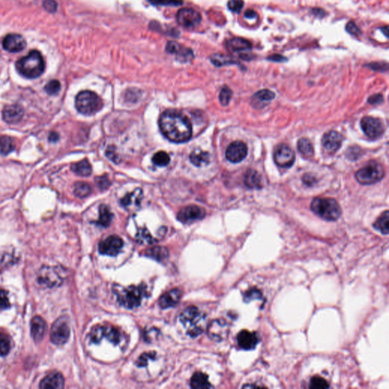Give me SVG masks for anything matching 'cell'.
I'll list each match as a JSON object with an SVG mask.
<instances>
[{
    "label": "cell",
    "mask_w": 389,
    "mask_h": 389,
    "mask_svg": "<svg viewBox=\"0 0 389 389\" xmlns=\"http://www.w3.org/2000/svg\"><path fill=\"white\" fill-rule=\"evenodd\" d=\"M159 126L164 137L174 143L188 142L192 135L189 120L183 114L176 111H166L162 114Z\"/></svg>",
    "instance_id": "1"
},
{
    "label": "cell",
    "mask_w": 389,
    "mask_h": 389,
    "mask_svg": "<svg viewBox=\"0 0 389 389\" xmlns=\"http://www.w3.org/2000/svg\"><path fill=\"white\" fill-rule=\"evenodd\" d=\"M16 67L21 75L25 78L34 79L44 73L45 62L39 51L32 50L27 56L17 61Z\"/></svg>",
    "instance_id": "2"
},
{
    "label": "cell",
    "mask_w": 389,
    "mask_h": 389,
    "mask_svg": "<svg viewBox=\"0 0 389 389\" xmlns=\"http://www.w3.org/2000/svg\"><path fill=\"white\" fill-rule=\"evenodd\" d=\"M114 294L120 305L127 309H135L142 304V300L147 296L146 286L144 283L136 286L122 287L120 285L114 286Z\"/></svg>",
    "instance_id": "3"
},
{
    "label": "cell",
    "mask_w": 389,
    "mask_h": 389,
    "mask_svg": "<svg viewBox=\"0 0 389 389\" xmlns=\"http://www.w3.org/2000/svg\"><path fill=\"white\" fill-rule=\"evenodd\" d=\"M180 322L191 338L200 336L204 332L206 316L197 307H188L181 313Z\"/></svg>",
    "instance_id": "4"
},
{
    "label": "cell",
    "mask_w": 389,
    "mask_h": 389,
    "mask_svg": "<svg viewBox=\"0 0 389 389\" xmlns=\"http://www.w3.org/2000/svg\"><path fill=\"white\" fill-rule=\"evenodd\" d=\"M315 215L327 221H335L341 216L342 211L336 200L332 198H316L311 203Z\"/></svg>",
    "instance_id": "5"
},
{
    "label": "cell",
    "mask_w": 389,
    "mask_h": 389,
    "mask_svg": "<svg viewBox=\"0 0 389 389\" xmlns=\"http://www.w3.org/2000/svg\"><path fill=\"white\" fill-rule=\"evenodd\" d=\"M75 107L78 112L84 115L90 116L101 111L103 102L94 92L82 90L75 98Z\"/></svg>",
    "instance_id": "6"
},
{
    "label": "cell",
    "mask_w": 389,
    "mask_h": 389,
    "mask_svg": "<svg viewBox=\"0 0 389 389\" xmlns=\"http://www.w3.org/2000/svg\"><path fill=\"white\" fill-rule=\"evenodd\" d=\"M384 176L383 166L378 162H369L365 167L356 171L355 174L357 182L362 185H372L379 182Z\"/></svg>",
    "instance_id": "7"
},
{
    "label": "cell",
    "mask_w": 389,
    "mask_h": 389,
    "mask_svg": "<svg viewBox=\"0 0 389 389\" xmlns=\"http://www.w3.org/2000/svg\"><path fill=\"white\" fill-rule=\"evenodd\" d=\"M104 338L114 344H120L122 335L120 331L113 326H99L92 329L90 333V341L95 344H99Z\"/></svg>",
    "instance_id": "8"
},
{
    "label": "cell",
    "mask_w": 389,
    "mask_h": 389,
    "mask_svg": "<svg viewBox=\"0 0 389 389\" xmlns=\"http://www.w3.org/2000/svg\"><path fill=\"white\" fill-rule=\"evenodd\" d=\"M70 337V327L66 317H60L53 323L50 332V339L56 345L66 344Z\"/></svg>",
    "instance_id": "9"
},
{
    "label": "cell",
    "mask_w": 389,
    "mask_h": 389,
    "mask_svg": "<svg viewBox=\"0 0 389 389\" xmlns=\"http://www.w3.org/2000/svg\"><path fill=\"white\" fill-rule=\"evenodd\" d=\"M296 155L294 150L288 145L282 144L274 150V160L278 167L289 168L295 164Z\"/></svg>",
    "instance_id": "10"
},
{
    "label": "cell",
    "mask_w": 389,
    "mask_h": 389,
    "mask_svg": "<svg viewBox=\"0 0 389 389\" xmlns=\"http://www.w3.org/2000/svg\"><path fill=\"white\" fill-rule=\"evenodd\" d=\"M360 124L363 133L370 139H377L384 133V124L380 119L365 117L362 119Z\"/></svg>",
    "instance_id": "11"
},
{
    "label": "cell",
    "mask_w": 389,
    "mask_h": 389,
    "mask_svg": "<svg viewBox=\"0 0 389 389\" xmlns=\"http://www.w3.org/2000/svg\"><path fill=\"white\" fill-rule=\"evenodd\" d=\"M176 21L184 28H194L202 22V16L198 11L193 9L183 8L178 11Z\"/></svg>",
    "instance_id": "12"
},
{
    "label": "cell",
    "mask_w": 389,
    "mask_h": 389,
    "mask_svg": "<svg viewBox=\"0 0 389 389\" xmlns=\"http://www.w3.org/2000/svg\"><path fill=\"white\" fill-rule=\"evenodd\" d=\"M123 240L118 236H109L99 243V252L103 255L116 256L123 249Z\"/></svg>",
    "instance_id": "13"
},
{
    "label": "cell",
    "mask_w": 389,
    "mask_h": 389,
    "mask_svg": "<svg viewBox=\"0 0 389 389\" xmlns=\"http://www.w3.org/2000/svg\"><path fill=\"white\" fill-rule=\"evenodd\" d=\"M38 281L47 287H54L61 284L62 278L57 268L55 267L46 266L42 267L40 271Z\"/></svg>",
    "instance_id": "14"
},
{
    "label": "cell",
    "mask_w": 389,
    "mask_h": 389,
    "mask_svg": "<svg viewBox=\"0 0 389 389\" xmlns=\"http://www.w3.org/2000/svg\"><path fill=\"white\" fill-rule=\"evenodd\" d=\"M208 334L211 339L218 342L224 341L229 334V326L224 319H215L209 324Z\"/></svg>",
    "instance_id": "15"
},
{
    "label": "cell",
    "mask_w": 389,
    "mask_h": 389,
    "mask_svg": "<svg viewBox=\"0 0 389 389\" xmlns=\"http://www.w3.org/2000/svg\"><path fill=\"white\" fill-rule=\"evenodd\" d=\"M206 215V210L203 208L197 206H188L179 211L177 218L181 222L188 224L203 219Z\"/></svg>",
    "instance_id": "16"
},
{
    "label": "cell",
    "mask_w": 389,
    "mask_h": 389,
    "mask_svg": "<svg viewBox=\"0 0 389 389\" xmlns=\"http://www.w3.org/2000/svg\"><path fill=\"white\" fill-rule=\"evenodd\" d=\"M248 154V147L241 141L232 142L227 148L226 157L232 163H240L246 158Z\"/></svg>",
    "instance_id": "17"
},
{
    "label": "cell",
    "mask_w": 389,
    "mask_h": 389,
    "mask_svg": "<svg viewBox=\"0 0 389 389\" xmlns=\"http://www.w3.org/2000/svg\"><path fill=\"white\" fill-rule=\"evenodd\" d=\"M343 140V136L338 132H328L322 137V146L329 154H335L342 145Z\"/></svg>",
    "instance_id": "18"
},
{
    "label": "cell",
    "mask_w": 389,
    "mask_h": 389,
    "mask_svg": "<svg viewBox=\"0 0 389 389\" xmlns=\"http://www.w3.org/2000/svg\"><path fill=\"white\" fill-rule=\"evenodd\" d=\"M25 38L19 34H10L4 38L3 46L10 53H19L26 47Z\"/></svg>",
    "instance_id": "19"
},
{
    "label": "cell",
    "mask_w": 389,
    "mask_h": 389,
    "mask_svg": "<svg viewBox=\"0 0 389 389\" xmlns=\"http://www.w3.org/2000/svg\"><path fill=\"white\" fill-rule=\"evenodd\" d=\"M166 51L175 55L180 62H188L193 59V52L190 49L184 47L174 41H169L166 45Z\"/></svg>",
    "instance_id": "20"
},
{
    "label": "cell",
    "mask_w": 389,
    "mask_h": 389,
    "mask_svg": "<svg viewBox=\"0 0 389 389\" xmlns=\"http://www.w3.org/2000/svg\"><path fill=\"white\" fill-rule=\"evenodd\" d=\"M259 342V338L255 332L243 330L237 335L238 345L243 350H251L255 348Z\"/></svg>",
    "instance_id": "21"
},
{
    "label": "cell",
    "mask_w": 389,
    "mask_h": 389,
    "mask_svg": "<svg viewBox=\"0 0 389 389\" xmlns=\"http://www.w3.org/2000/svg\"><path fill=\"white\" fill-rule=\"evenodd\" d=\"M47 331V323L43 318L41 316H35L32 319L31 322V333L35 342H41L45 337Z\"/></svg>",
    "instance_id": "22"
},
{
    "label": "cell",
    "mask_w": 389,
    "mask_h": 389,
    "mask_svg": "<svg viewBox=\"0 0 389 389\" xmlns=\"http://www.w3.org/2000/svg\"><path fill=\"white\" fill-rule=\"evenodd\" d=\"M24 116V110L19 105H7L3 111V118L9 124H16L21 121Z\"/></svg>",
    "instance_id": "23"
},
{
    "label": "cell",
    "mask_w": 389,
    "mask_h": 389,
    "mask_svg": "<svg viewBox=\"0 0 389 389\" xmlns=\"http://www.w3.org/2000/svg\"><path fill=\"white\" fill-rule=\"evenodd\" d=\"M181 297H182V292L180 289L175 288L162 295L159 300V304L163 309L175 307L180 301Z\"/></svg>",
    "instance_id": "24"
},
{
    "label": "cell",
    "mask_w": 389,
    "mask_h": 389,
    "mask_svg": "<svg viewBox=\"0 0 389 389\" xmlns=\"http://www.w3.org/2000/svg\"><path fill=\"white\" fill-rule=\"evenodd\" d=\"M65 380L63 375L59 372H55L49 374L40 384L41 388L60 389L64 387Z\"/></svg>",
    "instance_id": "25"
},
{
    "label": "cell",
    "mask_w": 389,
    "mask_h": 389,
    "mask_svg": "<svg viewBox=\"0 0 389 389\" xmlns=\"http://www.w3.org/2000/svg\"><path fill=\"white\" fill-rule=\"evenodd\" d=\"M226 47L231 53H237L251 50L252 45L250 41L245 38H234L227 42Z\"/></svg>",
    "instance_id": "26"
},
{
    "label": "cell",
    "mask_w": 389,
    "mask_h": 389,
    "mask_svg": "<svg viewBox=\"0 0 389 389\" xmlns=\"http://www.w3.org/2000/svg\"><path fill=\"white\" fill-rule=\"evenodd\" d=\"M244 183L249 188H261L262 187V176L256 170L249 169L245 173Z\"/></svg>",
    "instance_id": "27"
},
{
    "label": "cell",
    "mask_w": 389,
    "mask_h": 389,
    "mask_svg": "<svg viewBox=\"0 0 389 389\" xmlns=\"http://www.w3.org/2000/svg\"><path fill=\"white\" fill-rule=\"evenodd\" d=\"M274 96H275V94H274V92L271 91V90H268V89H264V90H259L254 94V96H252V104H254V106H260L262 108L264 105L273 100Z\"/></svg>",
    "instance_id": "28"
},
{
    "label": "cell",
    "mask_w": 389,
    "mask_h": 389,
    "mask_svg": "<svg viewBox=\"0 0 389 389\" xmlns=\"http://www.w3.org/2000/svg\"><path fill=\"white\" fill-rule=\"evenodd\" d=\"M190 385L194 389L210 388L212 387L210 381H209L208 375L201 372H196L192 375L190 381Z\"/></svg>",
    "instance_id": "29"
},
{
    "label": "cell",
    "mask_w": 389,
    "mask_h": 389,
    "mask_svg": "<svg viewBox=\"0 0 389 389\" xmlns=\"http://www.w3.org/2000/svg\"><path fill=\"white\" fill-rule=\"evenodd\" d=\"M190 160L197 167H203L207 165L210 161V155L206 151L201 149H196L190 154Z\"/></svg>",
    "instance_id": "30"
},
{
    "label": "cell",
    "mask_w": 389,
    "mask_h": 389,
    "mask_svg": "<svg viewBox=\"0 0 389 389\" xmlns=\"http://www.w3.org/2000/svg\"><path fill=\"white\" fill-rule=\"evenodd\" d=\"M71 169H72L74 173L81 176H90L92 172L91 165H90V162L87 159H84V160H81V161L77 162V163L72 164Z\"/></svg>",
    "instance_id": "31"
},
{
    "label": "cell",
    "mask_w": 389,
    "mask_h": 389,
    "mask_svg": "<svg viewBox=\"0 0 389 389\" xmlns=\"http://www.w3.org/2000/svg\"><path fill=\"white\" fill-rule=\"evenodd\" d=\"M298 148L299 152L305 158L310 159L314 156V148L313 144L307 138H301L298 141Z\"/></svg>",
    "instance_id": "32"
},
{
    "label": "cell",
    "mask_w": 389,
    "mask_h": 389,
    "mask_svg": "<svg viewBox=\"0 0 389 389\" xmlns=\"http://www.w3.org/2000/svg\"><path fill=\"white\" fill-rule=\"evenodd\" d=\"M113 217L114 215L110 210L109 207L106 205H102L99 209V218L96 224L104 228H107L111 224Z\"/></svg>",
    "instance_id": "33"
},
{
    "label": "cell",
    "mask_w": 389,
    "mask_h": 389,
    "mask_svg": "<svg viewBox=\"0 0 389 389\" xmlns=\"http://www.w3.org/2000/svg\"><path fill=\"white\" fill-rule=\"evenodd\" d=\"M389 212L385 211L381 214V216L375 221L373 224V228L379 231L384 235H387L389 233Z\"/></svg>",
    "instance_id": "34"
},
{
    "label": "cell",
    "mask_w": 389,
    "mask_h": 389,
    "mask_svg": "<svg viewBox=\"0 0 389 389\" xmlns=\"http://www.w3.org/2000/svg\"><path fill=\"white\" fill-rule=\"evenodd\" d=\"M145 254H146L147 256L154 258L158 262L165 260L169 255L168 250L163 246H155V247L151 248V249L147 250Z\"/></svg>",
    "instance_id": "35"
},
{
    "label": "cell",
    "mask_w": 389,
    "mask_h": 389,
    "mask_svg": "<svg viewBox=\"0 0 389 389\" xmlns=\"http://www.w3.org/2000/svg\"><path fill=\"white\" fill-rule=\"evenodd\" d=\"M16 144L14 140L10 136H0V154L2 155H8L14 151Z\"/></svg>",
    "instance_id": "36"
},
{
    "label": "cell",
    "mask_w": 389,
    "mask_h": 389,
    "mask_svg": "<svg viewBox=\"0 0 389 389\" xmlns=\"http://www.w3.org/2000/svg\"><path fill=\"white\" fill-rule=\"evenodd\" d=\"M211 61L215 66H223L225 65H231V64H237V62L231 56L228 55L221 54V53H216L211 56Z\"/></svg>",
    "instance_id": "37"
},
{
    "label": "cell",
    "mask_w": 389,
    "mask_h": 389,
    "mask_svg": "<svg viewBox=\"0 0 389 389\" xmlns=\"http://www.w3.org/2000/svg\"><path fill=\"white\" fill-rule=\"evenodd\" d=\"M91 192V186L90 184L84 182H78L75 183L74 193L78 198H85Z\"/></svg>",
    "instance_id": "38"
},
{
    "label": "cell",
    "mask_w": 389,
    "mask_h": 389,
    "mask_svg": "<svg viewBox=\"0 0 389 389\" xmlns=\"http://www.w3.org/2000/svg\"><path fill=\"white\" fill-rule=\"evenodd\" d=\"M12 348L11 338L9 335L0 332V356H6Z\"/></svg>",
    "instance_id": "39"
},
{
    "label": "cell",
    "mask_w": 389,
    "mask_h": 389,
    "mask_svg": "<svg viewBox=\"0 0 389 389\" xmlns=\"http://www.w3.org/2000/svg\"><path fill=\"white\" fill-rule=\"evenodd\" d=\"M170 161V157L167 152L164 151H158L152 157V162L158 167H166Z\"/></svg>",
    "instance_id": "40"
},
{
    "label": "cell",
    "mask_w": 389,
    "mask_h": 389,
    "mask_svg": "<svg viewBox=\"0 0 389 389\" xmlns=\"http://www.w3.org/2000/svg\"><path fill=\"white\" fill-rule=\"evenodd\" d=\"M141 197H142V191L139 189L136 190L133 193H129L127 196H126L123 200H121L120 203L123 207H128V206L133 205L132 203H133V200L140 203Z\"/></svg>",
    "instance_id": "41"
},
{
    "label": "cell",
    "mask_w": 389,
    "mask_h": 389,
    "mask_svg": "<svg viewBox=\"0 0 389 389\" xmlns=\"http://www.w3.org/2000/svg\"><path fill=\"white\" fill-rule=\"evenodd\" d=\"M233 91L230 87H225L221 89L220 92L219 99L220 102L223 106H228L229 105L230 101L232 98Z\"/></svg>",
    "instance_id": "42"
},
{
    "label": "cell",
    "mask_w": 389,
    "mask_h": 389,
    "mask_svg": "<svg viewBox=\"0 0 389 389\" xmlns=\"http://www.w3.org/2000/svg\"><path fill=\"white\" fill-rule=\"evenodd\" d=\"M330 387L329 382L325 378L320 376H314L311 378L310 387L311 388H329Z\"/></svg>",
    "instance_id": "43"
},
{
    "label": "cell",
    "mask_w": 389,
    "mask_h": 389,
    "mask_svg": "<svg viewBox=\"0 0 389 389\" xmlns=\"http://www.w3.org/2000/svg\"><path fill=\"white\" fill-rule=\"evenodd\" d=\"M155 352H148V353H143V354H142L139 356L137 362H136V365H137L139 367L146 366L147 365H148V362L151 360H154V359L155 358Z\"/></svg>",
    "instance_id": "44"
},
{
    "label": "cell",
    "mask_w": 389,
    "mask_h": 389,
    "mask_svg": "<svg viewBox=\"0 0 389 389\" xmlns=\"http://www.w3.org/2000/svg\"><path fill=\"white\" fill-rule=\"evenodd\" d=\"M61 89V84L58 80H52L45 86V90L48 94L55 95L59 93Z\"/></svg>",
    "instance_id": "45"
},
{
    "label": "cell",
    "mask_w": 389,
    "mask_h": 389,
    "mask_svg": "<svg viewBox=\"0 0 389 389\" xmlns=\"http://www.w3.org/2000/svg\"><path fill=\"white\" fill-rule=\"evenodd\" d=\"M148 2L151 3L153 5L155 6H166V7H176L182 4V0H148Z\"/></svg>",
    "instance_id": "46"
},
{
    "label": "cell",
    "mask_w": 389,
    "mask_h": 389,
    "mask_svg": "<svg viewBox=\"0 0 389 389\" xmlns=\"http://www.w3.org/2000/svg\"><path fill=\"white\" fill-rule=\"evenodd\" d=\"M8 294L5 289L0 287V310H7L10 307Z\"/></svg>",
    "instance_id": "47"
},
{
    "label": "cell",
    "mask_w": 389,
    "mask_h": 389,
    "mask_svg": "<svg viewBox=\"0 0 389 389\" xmlns=\"http://www.w3.org/2000/svg\"><path fill=\"white\" fill-rule=\"evenodd\" d=\"M228 9L233 13H240L243 10L244 2L243 0H229Z\"/></svg>",
    "instance_id": "48"
},
{
    "label": "cell",
    "mask_w": 389,
    "mask_h": 389,
    "mask_svg": "<svg viewBox=\"0 0 389 389\" xmlns=\"http://www.w3.org/2000/svg\"><path fill=\"white\" fill-rule=\"evenodd\" d=\"M96 183L102 191H105L111 185V180L107 175H104L96 178Z\"/></svg>",
    "instance_id": "49"
},
{
    "label": "cell",
    "mask_w": 389,
    "mask_h": 389,
    "mask_svg": "<svg viewBox=\"0 0 389 389\" xmlns=\"http://www.w3.org/2000/svg\"><path fill=\"white\" fill-rule=\"evenodd\" d=\"M261 298H262V295H261L260 291L257 289H249V290L246 291L244 295V301L246 302H249L252 300L261 299Z\"/></svg>",
    "instance_id": "50"
},
{
    "label": "cell",
    "mask_w": 389,
    "mask_h": 389,
    "mask_svg": "<svg viewBox=\"0 0 389 389\" xmlns=\"http://www.w3.org/2000/svg\"><path fill=\"white\" fill-rule=\"evenodd\" d=\"M346 31L348 32L350 35H353V36H359V35L361 34L360 28L357 27L354 22L350 21L346 25Z\"/></svg>",
    "instance_id": "51"
},
{
    "label": "cell",
    "mask_w": 389,
    "mask_h": 389,
    "mask_svg": "<svg viewBox=\"0 0 389 389\" xmlns=\"http://www.w3.org/2000/svg\"><path fill=\"white\" fill-rule=\"evenodd\" d=\"M43 7L46 11L50 13H56L58 8L57 3L55 0H44Z\"/></svg>",
    "instance_id": "52"
},
{
    "label": "cell",
    "mask_w": 389,
    "mask_h": 389,
    "mask_svg": "<svg viewBox=\"0 0 389 389\" xmlns=\"http://www.w3.org/2000/svg\"><path fill=\"white\" fill-rule=\"evenodd\" d=\"M369 69L374 71H387L388 69V65L387 62H372L366 65Z\"/></svg>",
    "instance_id": "53"
},
{
    "label": "cell",
    "mask_w": 389,
    "mask_h": 389,
    "mask_svg": "<svg viewBox=\"0 0 389 389\" xmlns=\"http://www.w3.org/2000/svg\"><path fill=\"white\" fill-rule=\"evenodd\" d=\"M303 182L304 184L307 185V186H313L315 183H316V178L314 176H312L310 174H305L303 176Z\"/></svg>",
    "instance_id": "54"
},
{
    "label": "cell",
    "mask_w": 389,
    "mask_h": 389,
    "mask_svg": "<svg viewBox=\"0 0 389 389\" xmlns=\"http://www.w3.org/2000/svg\"><path fill=\"white\" fill-rule=\"evenodd\" d=\"M383 101L382 95L378 93V94L373 95V96H370L368 102L371 105H378V104L381 103Z\"/></svg>",
    "instance_id": "55"
},
{
    "label": "cell",
    "mask_w": 389,
    "mask_h": 389,
    "mask_svg": "<svg viewBox=\"0 0 389 389\" xmlns=\"http://www.w3.org/2000/svg\"><path fill=\"white\" fill-rule=\"evenodd\" d=\"M139 238L142 239V240H143V242L147 241L149 243H151L153 240L152 237H151V236L150 235V234H148L145 230L141 231L140 234L139 235Z\"/></svg>",
    "instance_id": "56"
},
{
    "label": "cell",
    "mask_w": 389,
    "mask_h": 389,
    "mask_svg": "<svg viewBox=\"0 0 389 389\" xmlns=\"http://www.w3.org/2000/svg\"><path fill=\"white\" fill-rule=\"evenodd\" d=\"M268 60L272 61V62H283L286 61V58L280 54H273L271 56L268 57Z\"/></svg>",
    "instance_id": "57"
},
{
    "label": "cell",
    "mask_w": 389,
    "mask_h": 389,
    "mask_svg": "<svg viewBox=\"0 0 389 389\" xmlns=\"http://www.w3.org/2000/svg\"><path fill=\"white\" fill-rule=\"evenodd\" d=\"M312 13L316 17L323 18L326 16V12L320 8H315L312 10Z\"/></svg>",
    "instance_id": "58"
},
{
    "label": "cell",
    "mask_w": 389,
    "mask_h": 389,
    "mask_svg": "<svg viewBox=\"0 0 389 389\" xmlns=\"http://www.w3.org/2000/svg\"><path fill=\"white\" fill-rule=\"evenodd\" d=\"M257 16V13L254 10H248L245 13V17L247 19H255Z\"/></svg>",
    "instance_id": "59"
},
{
    "label": "cell",
    "mask_w": 389,
    "mask_h": 389,
    "mask_svg": "<svg viewBox=\"0 0 389 389\" xmlns=\"http://www.w3.org/2000/svg\"><path fill=\"white\" fill-rule=\"evenodd\" d=\"M58 139H59V136H58L57 133H54V132L50 133V136H49V141L50 142H56Z\"/></svg>",
    "instance_id": "60"
},
{
    "label": "cell",
    "mask_w": 389,
    "mask_h": 389,
    "mask_svg": "<svg viewBox=\"0 0 389 389\" xmlns=\"http://www.w3.org/2000/svg\"><path fill=\"white\" fill-rule=\"evenodd\" d=\"M381 31H382V33H384V36H385L386 38H388V26L383 27V28H381Z\"/></svg>",
    "instance_id": "61"
}]
</instances>
